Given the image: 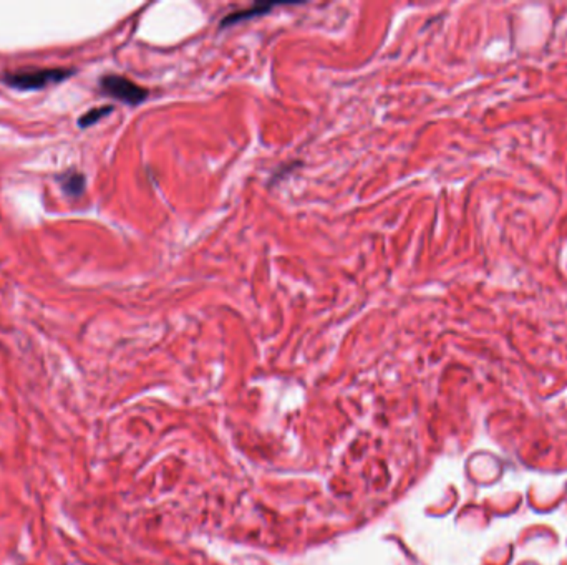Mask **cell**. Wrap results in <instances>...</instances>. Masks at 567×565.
<instances>
[{"mask_svg": "<svg viewBox=\"0 0 567 565\" xmlns=\"http://www.w3.org/2000/svg\"><path fill=\"white\" fill-rule=\"evenodd\" d=\"M73 73V68L19 70V72L5 73L2 82L20 92H33V90H42L52 83H62Z\"/></svg>", "mask_w": 567, "mask_h": 565, "instance_id": "6da1fadb", "label": "cell"}, {"mask_svg": "<svg viewBox=\"0 0 567 565\" xmlns=\"http://www.w3.org/2000/svg\"><path fill=\"white\" fill-rule=\"evenodd\" d=\"M100 90L106 97L123 102L130 107H138L148 98V90L140 87L133 80L121 77V75H105L100 78Z\"/></svg>", "mask_w": 567, "mask_h": 565, "instance_id": "7a4b0ae2", "label": "cell"}, {"mask_svg": "<svg viewBox=\"0 0 567 565\" xmlns=\"http://www.w3.org/2000/svg\"><path fill=\"white\" fill-rule=\"evenodd\" d=\"M286 5H291V4H286V2H259V4H254L251 9L239 10V12H232V14L227 15L226 19H222L221 27L222 28L231 27V25H236V23H239V22H244V20L259 17V15L269 14L274 9L286 7Z\"/></svg>", "mask_w": 567, "mask_h": 565, "instance_id": "3957f363", "label": "cell"}, {"mask_svg": "<svg viewBox=\"0 0 567 565\" xmlns=\"http://www.w3.org/2000/svg\"><path fill=\"white\" fill-rule=\"evenodd\" d=\"M60 183H62L63 193L68 196V198H82V194L85 193V186H87V179L85 176L80 173V171H67L60 176Z\"/></svg>", "mask_w": 567, "mask_h": 565, "instance_id": "277c9868", "label": "cell"}, {"mask_svg": "<svg viewBox=\"0 0 567 565\" xmlns=\"http://www.w3.org/2000/svg\"><path fill=\"white\" fill-rule=\"evenodd\" d=\"M111 112H113V107H98V108L88 110L87 113L80 116L78 126L80 128H88V126L98 123L101 118H105V116L110 115Z\"/></svg>", "mask_w": 567, "mask_h": 565, "instance_id": "5b68a950", "label": "cell"}]
</instances>
